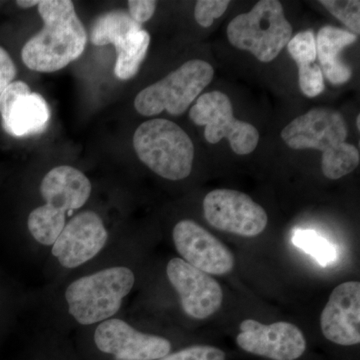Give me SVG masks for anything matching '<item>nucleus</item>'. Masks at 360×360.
<instances>
[{"mask_svg": "<svg viewBox=\"0 0 360 360\" xmlns=\"http://www.w3.org/2000/svg\"><path fill=\"white\" fill-rule=\"evenodd\" d=\"M39 13L44 27L23 46V63L39 72L63 70L84 53L86 30L70 0H42Z\"/></svg>", "mask_w": 360, "mask_h": 360, "instance_id": "obj_1", "label": "nucleus"}, {"mask_svg": "<svg viewBox=\"0 0 360 360\" xmlns=\"http://www.w3.org/2000/svg\"><path fill=\"white\" fill-rule=\"evenodd\" d=\"M40 193L45 205L32 210L27 226L37 243L49 246L65 229L68 217L89 200L91 184L84 172L61 165L45 175L40 184Z\"/></svg>", "mask_w": 360, "mask_h": 360, "instance_id": "obj_2", "label": "nucleus"}, {"mask_svg": "<svg viewBox=\"0 0 360 360\" xmlns=\"http://www.w3.org/2000/svg\"><path fill=\"white\" fill-rule=\"evenodd\" d=\"M135 277L124 266L110 267L80 277L68 285L65 300L71 316L82 326L115 316L134 288Z\"/></svg>", "mask_w": 360, "mask_h": 360, "instance_id": "obj_3", "label": "nucleus"}, {"mask_svg": "<svg viewBox=\"0 0 360 360\" xmlns=\"http://www.w3.org/2000/svg\"><path fill=\"white\" fill-rule=\"evenodd\" d=\"M134 148L139 160L163 179H184L193 169V141L170 120L155 118L142 123L134 132Z\"/></svg>", "mask_w": 360, "mask_h": 360, "instance_id": "obj_4", "label": "nucleus"}, {"mask_svg": "<svg viewBox=\"0 0 360 360\" xmlns=\"http://www.w3.org/2000/svg\"><path fill=\"white\" fill-rule=\"evenodd\" d=\"M277 0L258 1L250 13L239 14L227 26V37L236 49L250 51L262 63L279 56L292 35V26Z\"/></svg>", "mask_w": 360, "mask_h": 360, "instance_id": "obj_5", "label": "nucleus"}, {"mask_svg": "<svg viewBox=\"0 0 360 360\" xmlns=\"http://www.w3.org/2000/svg\"><path fill=\"white\" fill-rule=\"evenodd\" d=\"M213 75L212 66L206 61H187L163 79L141 90L135 97V110L144 116L158 115L165 110L172 115H182L212 82Z\"/></svg>", "mask_w": 360, "mask_h": 360, "instance_id": "obj_6", "label": "nucleus"}, {"mask_svg": "<svg viewBox=\"0 0 360 360\" xmlns=\"http://www.w3.org/2000/svg\"><path fill=\"white\" fill-rule=\"evenodd\" d=\"M189 118L205 127V137L210 143H217L225 137L236 155H250L259 141L258 130L252 124L234 117L231 99L224 92L201 96L189 110Z\"/></svg>", "mask_w": 360, "mask_h": 360, "instance_id": "obj_7", "label": "nucleus"}, {"mask_svg": "<svg viewBox=\"0 0 360 360\" xmlns=\"http://www.w3.org/2000/svg\"><path fill=\"white\" fill-rule=\"evenodd\" d=\"M203 214L214 229L246 238L259 236L269 222L262 205L248 194L232 189H215L206 194Z\"/></svg>", "mask_w": 360, "mask_h": 360, "instance_id": "obj_8", "label": "nucleus"}, {"mask_svg": "<svg viewBox=\"0 0 360 360\" xmlns=\"http://www.w3.org/2000/svg\"><path fill=\"white\" fill-rule=\"evenodd\" d=\"M239 328L236 343L248 354L271 360H295L307 350L302 331L290 322L266 326L255 319H245Z\"/></svg>", "mask_w": 360, "mask_h": 360, "instance_id": "obj_9", "label": "nucleus"}, {"mask_svg": "<svg viewBox=\"0 0 360 360\" xmlns=\"http://www.w3.org/2000/svg\"><path fill=\"white\" fill-rule=\"evenodd\" d=\"M108 232L94 212L78 213L52 245V255L65 269H77L96 257L108 243Z\"/></svg>", "mask_w": 360, "mask_h": 360, "instance_id": "obj_10", "label": "nucleus"}, {"mask_svg": "<svg viewBox=\"0 0 360 360\" xmlns=\"http://www.w3.org/2000/svg\"><path fill=\"white\" fill-rule=\"evenodd\" d=\"M347 127L342 115L317 108L296 117L281 131V139L292 149H316L330 153L347 141Z\"/></svg>", "mask_w": 360, "mask_h": 360, "instance_id": "obj_11", "label": "nucleus"}, {"mask_svg": "<svg viewBox=\"0 0 360 360\" xmlns=\"http://www.w3.org/2000/svg\"><path fill=\"white\" fill-rule=\"evenodd\" d=\"M94 342L115 360H156L169 354L172 343L161 336L141 333L122 319H110L97 326Z\"/></svg>", "mask_w": 360, "mask_h": 360, "instance_id": "obj_12", "label": "nucleus"}, {"mask_svg": "<svg viewBox=\"0 0 360 360\" xmlns=\"http://www.w3.org/2000/svg\"><path fill=\"white\" fill-rule=\"evenodd\" d=\"M167 274L179 293L182 309L194 319H205L219 311L224 300L221 286L210 274L181 258L168 262Z\"/></svg>", "mask_w": 360, "mask_h": 360, "instance_id": "obj_13", "label": "nucleus"}, {"mask_svg": "<svg viewBox=\"0 0 360 360\" xmlns=\"http://www.w3.org/2000/svg\"><path fill=\"white\" fill-rule=\"evenodd\" d=\"M172 238L179 255L191 266L213 276L233 269L236 259L231 251L193 220H181L175 225Z\"/></svg>", "mask_w": 360, "mask_h": 360, "instance_id": "obj_14", "label": "nucleus"}, {"mask_svg": "<svg viewBox=\"0 0 360 360\" xmlns=\"http://www.w3.org/2000/svg\"><path fill=\"white\" fill-rule=\"evenodd\" d=\"M0 116L7 134L15 137L42 134L51 122L46 101L23 82H13L0 96Z\"/></svg>", "mask_w": 360, "mask_h": 360, "instance_id": "obj_15", "label": "nucleus"}, {"mask_svg": "<svg viewBox=\"0 0 360 360\" xmlns=\"http://www.w3.org/2000/svg\"><path fill=\"white\" fill-rule=\"evenodd\" d=\"M321 331L326 340L352 347L360 342V283L347 281L336 286L321 312Z\"/></svg>", "mask_w": 360, "mask_h": 360, "instance_id": "obj_16", "label": "nucleus"}, {"mask_svg": "<svg viewBox=\"0 0 360 360\" xmlns=\"http://www.w3.org/2000/svg\"><path fill=\"white\" fill-rule=\"evenodd\" d=\"M356 39L354 33L333 26H324L317 33L315 39L316 56L321 63L322 75L331 84H343L352 77V70L341 63L338 54L345 46L354 44Z\"/></svg>", "mask_w": 360, "mask_h": 360, "instance_id": "obj_17", "label": "nucleus"}, {"mask_svg": "<svg viewBox=\"0 0 360 360\" xmlns=\"http://www.w3.org/2000/svg\"><path fill=\"white\" fill-rule=\"evenodd\" d=\"M149 44L150 35L144 30L116 40L113 44L117 53L115 65V77L122 80L134 77L148 54Z\"/></svg>", "mask_w": 360, "mask_h": 360, "instance_id": "obj_18", "label": "nucleus"}, {"mask_svg": "<svg viewBox=\"0 0 360 360\" xmlns=\"http://www.w3.org/2000/svg\"><path fill=\"white\" fill-rule=\"evenodd\" d=\"M141 30V25L135 22L127 11H110L101 14L94 21L90 32V40L96 46H103L113 44L116 40Z\"/></svg>", "mask_w": 360, "mask_h": 360, "instance_id": "obj_19", "label": "nucleus"}, {"mask_svg": "<svg viewBox=\"0 0 360 360\" xmlns=\"http://www.w3.org/2000/svg\"><path fill=\"white\" fill-rule=\"evenodd\" d=\"M359 161V149L345 141L330 153L322 155V172L329 179H340L354 172Z\"/></svg>", "mask_w": 360, "mask_h": 360, "instance_id": "obj_20", "label": "nucleus"}, {"mask_svg": "<svg viewBox=\"0 0 360 360\" xmlns=\"http://www.w3.org/2000/svg\"><path fill=\"white\" fill-rule=\"evenodd\" d=\"M293 245L311 255L321 266H328L335 262L336 250L328 239L311 229H295L293 231Z\"/></svg>", "mask_w": 360, "mask_h": 360, "instance_id": "obj_21", "label": "nucleus"}, {"mask_svg": "<svg viewBox=\"0 0 360 360\" xmlns=\"http://www.w3.org/2000/svg\"><path fill=\"white\" fill-rule=\"evenodd\" d=\"M288 49L298 68L315 63L317 56L314 33L311 30L297 33L288 42Z\"/></svg>", "mask_w": 360, "mask_h": 360, "instance_id": "obj_22", "label": "nucleus"}, {"mask_svg": "<svg viewBox=\"0 0 360 360\" xmlns=\"http://www.w3.org/2000/svg\"><path fill=\"white\" fill-rule=\"evenodd\" d=\"M321 4L340 20L343 25L352 30L355 35L360 32V2L359 0H321Z\"/></svg>", "mask_w": 360, "mask_h": 360, "instance_id": "obj_23", "label": "nucleus"}, {"mask_svg": "<svg viewBox=\"0 0 360 360\" xmlns=\"http://www.w3.org/2000/svg\"><path fill=\"white\" fill-rule=\"evenodd\" d=\"M298 80L302 94L309 97L319 96L324 90L323 75L321 68L316 63L300 66L298 68Z\"/></svg>", "mask_w": 360, "mask_h": 360, "instance_id": "obj_24", "label": "nucleus"}, {"mask_svg": "<svg viewBox=\"0 0 360 360\" xmlns=\"http://www.w3.org/2000/svg\"><path fill=\"white\" fill-rule=\"evenodd\" d=\"M229 4L227 0H198L194 11L196 22L202 27H210L215 18L224 15Z\"/></svg>", "mask_w": 360, "mask_h": 360, "instance_id": "obj_25", "label": "nucleus"}, {"mask_svg": "<svg viewBox=\"0 0 360 360\" xmlns=\"http://www.w3.org/2000/svg\"><path fill=\"white\" fill-rule=\"evenodd\" d=\"M226 354L219 348L210 345H193L167 354L160 360H225Z\"/></svg>", "mask_w": 360, "mask_h": 360, "instance_id": "obj_26", "label": "nucleus"}, {"mask_svg": "<svg viewBox=\"0 0 360 360\" xmlns=\"http://www.w3.org/2000/svg\"><path fill=\"white\" fill-rule=\"evenodd\" d=\"M129 13L135 22L141 25L153 18L155 13L156 1L153 0H130Z\"/></svg>", "mask_w": 360, "mask_h": 360, "instance_id": "obj_27", "label": "nucleus"}, {"mask_svg": "<svg viewBox=\"0 0 360 360\" xmlns=\"http://www.w3.org/2000/svg\"><path fill=\"white\" fill-rule=\"evenodd\" d=\"M16 73V66L8 52L0 46V96L9 84H13Z\"/></svg>", "mask_w": 360, "mask_h": 360, "instance_id": "obj_28", "label": "nucleus"}, {"mask_svg": "<svg viewBox=\"0 0 360 360\" xmlns=\"http://www.w3.org/2000/svg\"><path fill=\"white\" fill-rule=\"evenodd\" d=\"M39 1H34V0H32V1H28V0H20V1L16 2L18 6L22 7V8H30V7H33L34 6H39Z\"/></svg>", "mask_w": 360, "mask_h": 360, "instance_id": "obj_29", "label": "nucleus"}, {"mask_svg": "<svg viewBox=\"0 0 360 360\" xmlns=\"http://www.w3.org/2000/svg\"><path fill=\"white\" fill-rule=\"evenodd\" d=\"M356 125H357V129H360V115L357 116Z\"/></svg>", "mask_w": 360, "mask_h": 360, "instance_id": "obj_30", "label": "nucleus"}]
</instances>
